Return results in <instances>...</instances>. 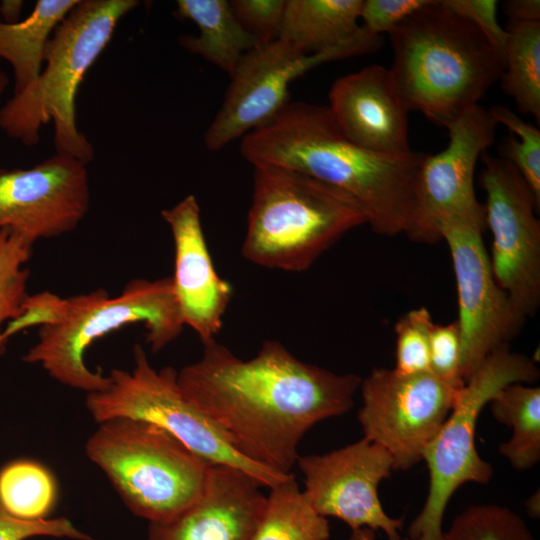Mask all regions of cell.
<instances>
[{"label":"cell","instance_id":"obj_1","mask_svg":"<svg viewBox=\"0 0 540 540\" xmlns=\"http://www.w3.org/2000/svg\"><path fill=\"white\" fill-rule=\"evenodd\" d=\"M361 380L301 361L275 340L243 360L213 339L199 360L177 371L184 396L240 454L281 474L291 473L312 426L353 407Z\"/></svg>","mask_w":540,"mask_h":540},{"label":"cell","instance_id":"obj_2","mask_svg":"<svg viewBox=\"0 0 540 540\" xmlns=\"http://www.w3.org/2000/svg\"><path fill=\"white\" fill-rule=\"evenodd\" d=\"M240 150L253 166L293 170L345 192L380 235L406 234L410 226L425 154L368 151L342 132L328 106L290 102L270 123L244 135Z\"/></svg>","mask_w":540,"mask_h":540},{"label":"cell","instance_id":"obj_3","mask_svg":"<svg viewBox=\"0 0 540 540\" xmlns=\"http://www.w3.org/2000/svg\"><path fill=\"white\" fill-rule=\"evenodd\" d=\"M141 323L151 351H161L182 332L184 324L171 277L134 279L111 297L104 289L70 298L41 292L28 295L21 315L8 322L3 342L38 325V340L23 356L37 363L56 381L87 393L104 390L108 376L92 371L85 353L97 339L123 326Z\"/></svg>","mask_w":540,"mask_h":540},{"label":"cell","instance_id":"obj_4","mask_svg":"<svg viewBox=\"0 0 540 540\" xmlns=\"http://www.w3.org/2000/svg\"><path fill=\"white\" fill-rule=\"evenodd\" d=\"M388 35V69L404 106L444 128L478 105L504 69L503 55L442 0H431Z\"/></svg>","mask_w":540,"mask_h":540},{"label":"cell","instance_id":"obj_5","mask_svg":"<svg viewBox=\"0 0 540 540\" xmlns=\"http://www.w3.org/2000/svg\"><path fill=\"white\" fill-rule=\"evenodd\" d=\"M138 5L136 0H79L50 37L38 78L0 108V128L34 146L41 127L52 121L56 153L89 164L94 148L77 128V92L120 19Z\"/></svg>","mask_w":540,"mask_h":540},{"label":"cell","instance_id":"obj_6","mask_svg":"<svg viewBox=\"0 0 540 540\" xmlns=\"http://www.w3.org/2000/svg\"><path fill=\"white\" fill-rule=\"evenodd\" d=\"M253 193L242 255L250 262L302 272L352 229L366 224L345 192L305 174L253 166Z\"/></svg>","mask_w":540,"mask_h":540},{"label":"cell","instance_id":"obj_7","mask_svg":"<svg viewBox=\"0 0 540 540\" xmlns=\"http://www.w3.org/2000/svg\"><path fill=\"white\" fill-rule=\"evenodd\" d=\"M85 453L127 508L149 523L173 517L193 503L211 467L164 428L127 417L98 423Z\"/></svg>","mask_w":540,"mask_h":540},{"label":"cell","instance_id":"obj_8","mask_svg":"<svg viewBox=\"0 0 540 540\" xmlns=\"http://www.w3.org/2000/svg\"><path fill=\"white\" fill-rule=\"evenodd\" d=\"M539 369L524 354L509 346L492 352L461 388L442 427L427 447L423 460L429 470V490L420 513L411 522V540H441L446 507L460 486L486 484L493 469L483 460L475 444L476 424L483 408L503 387L532 383Z\"/></svg>","mask_w":540,"mask_h":540},{"label":"cell","instance_id":"obj_9","mask_svg":"<svg viewBox=\"0 0 540 540\" xmlns=\"http://www.w3.org/2000/svg\"><path fill=\"white\" fill-rule=\"evenodd\" d=\"M133 357L132 370L112 369L108 386L87 394L86 408L97 423L117 417L154 423L210 465L238 468L262 487L272 488L291 474L275 472L240 454L223 431L184 396L177 370L170 366L156 370L138 344Z\"/></svg>","mask_w":540,"mask_h":540},{"label":"cell","instance_id":"obj_10","mask_svg":"<svg viewBox=\"0 0 540 540\" xmlns=\"http://www.w3.org/2000/svg\"><path fill=\"white\" fill-rule=\"evenodd\" d=\"M382 37L365 30L352 41L306 54L280 38L246 52L233 73L222 105L204 135L211 151L270 123L289 103V85L324 63L376 52Z\"/></svg>","mask_w":540,"mask_h":540},{"label":"cell","instance_id":"obj_11","mask_svg":"<svg viewBox=\"0 0 540 540\" xmlns=\"http://www.w3.org/2000/svg\"><path fill=\"white\" fill-rule=\"evenodd\" d=\"M462 387L431 371L403 375L374 368L359 387L362 407L358 421L363 438L390 454L394 471L413 467L423 460Z\"/></svg>","mask_w":540,"mask_h":540},{"label":"cell","instance_id":"obj_12","mask_svg":"<svg viewBox=\"0 0 540 540\" xmlns=\"http://www.w3.org/2000/svg\"><path fill=\"white\" fill-rule=\"evenodd\" d=\"M479 176L485 192V224L492 234L493 275L517 312L533 316L540 305V222L537 202L518 170L485 153Z\"/></svg>","mask_w":540,"mask_h":540},{"label":"cell","instance_id":"obj_13","mask_svg":"<svg viewBox=\"0 0 540 540\" xmlns=\"http://www.w3.org/2000/svg\"><path fill=\"white\" fill-rule=\"evenodd\" d=\"M485 228V218H468L446 221L439 229L453 264L465 382L487 356L509 346L525 321L493 275L482 236Z\"/></svg>","mask_w":540,"mask_h":540},{"label":"cell","instance_id":"obj_14","mask_svg":"<svg viewBox=\"0 0 540 540\" xmlns=\"http://www.w3.org/2000/svg\"><path fill=\"white\" fill-rule=\"evenodd\" d=\"M497 123L480 104L450 124L448 144L425 154L416 177L414 209L405 235L421 243L441 240L439 228L453 219L485 218L476 197L474 174L478 160L495 141Z\"/></svg>","mask_w":540,"mask_h":540},{"label":"cell","instance_id":"obj_15","mask_svg":"<svg viewBox=\"0 0 540 540\" xmlns=\"http://www.w3.org/2000/svg\"><path fill=\"white\" fill-rule=\"evenodd\" d=\"M308 501L317 513L345 522L351 530H382L400 540L403 518L390 517L379 499V484L394 471L393 459L381 446L362 438L337 450L299 456Z\"/></svg>","mask_w":540,"mask_h":540},{"label":"cell","instance_id":"obj_16","mask_svg":"<svg viewBox=\"0 0 540 540\" xmlns=\"http://www.w3.org/2000/svg\"><path fill=\"white\" fill-rule=\"evenodd\" d=\"M86 166L56 153L29 169H1L0 230L32 244L73 231L89 209Z\"/></svg>","mask_w":540,"mask_h":540},{"label":"cell","instance_id":"obj_17","mask_svg":"<svg viewBox=\"0 0 540 540\" xmlns=\"http://www.w3.org/2000/svg\"><path fill=\"white\" fill-rule=\"evenodd\" d=\"M174 243V275L171 277L184 326L202 343L215 339L222 328L233 289L217 273L203 232L200 207L188 195L161 211Z\"/></svg>","mask_w":540,"mask_h":540},{"label":"cell","instance_id":"obj_18","mask_svg":"<svg viewBox=\"0 0 540 540\" xmlns=\"http://www.w3.org/2000/svg\"><path fill=\"white\" fill-rule=\"evenodd\" d=\"M261 487L238 468L211 465L200 496L173 517L150 522L147 540H253L266 503Z\"/></svg>","mask_w":540,"mask_h":540},{"label":"cell","instance_id":"obj_19","mask_svg":"<svg viewBox=\"0 0 540 540\" xmlns=\"http://www.w3.org/2000/svg\"><path fill=\"white\" fill-rule=\"evenodd\" d=\"M332 117L360 147L385 156L412 152L408 110L388 68L372 64L338 78L329 91Z\"/></svg>","mask_w":540,"mask_h":540},{"label":"cell","instance_id":"obj_20","mask_svg":"<svg viewBox=\"0 0 540 540\" xmlns=\"http://www.w3.org/2000/svg\"><path fill=\"white\" fill-rule=\"evenodd\" d=\"M362 0H286L279 37L306 54L336 48L363 32Z\"/></svg>","mask_w":540,"mask_h":540},{"label":"cell","instance_id":"obj_21","mask_svg":"<svg viewBox=\"0 0 540 540\" xmlns=\"http://www.w3.org/2000/svg\"><path fill=\"white\" fill-rule=\"evenodd\" d=\"M176 14L194 22L198 35H183L179 43L201 55L229 76L242 56L261 43L235 17L226 0H178Z\"/></svg>","mask_w":540,"mask_h":540},{"label":"cell","instance_id":"obj_22","mask_svg":"<svg viewBox=\"0 0 540 540\" xmlns=\"http://www.w3.org/2000/svg\"><path fill=\"white\" fill-rule=\"evenodd\" d=\"M78 1L39 0L26 19L13 23L0 21V58L12 66L14 94L38 78L50 37Z\"/></svg>","mask_w":540,"mask_h":540},{"label":"cell","instance_id":"obj_23","mask_svg":"<svg viewBox=\"0 0 540 540\" xmlns=\"http://www.w3.org/2000/svg\"><path fill=\"white\" fill-rule=\"evenodd\" d=\"M494 418L510 427L512 435L499 451L517 471L540 460V388L524 383L503 387L489 402Z\"/></svg>","mask_w":540,"mask_h":540},{"label":"cell","instance_id":"obj_24","mask_svg":"<svg viewBox=\"0 0 540 540\" xmlns=\"http://www.w3.org/2000/svg\"><path fill=\"white\" fill-rule=\"evenodd\" d=\"M326 517L312 507L291 473L270 488L253 540H329Z\"/></svg>","mask_w":540,"mask_h":540},{"label":"cell","instance_id":"obj_25","mask_svg":"<svg viewBox=\"0 0 540 540\" xmlns=\"http://www.w3.org/2000/svg\"><path fill=\"white\" fill-rule=\"evenodd\" d=\"M501 88L523 114L540 121V22L509 21Z\"/></svg>","mask_w":540,"mask_h":540},{"label":"cell","instance_id":"obj_26","mask_svg":"<svg viewBox=\"0 0 540 540\" xmlns=\"http://www.w3.org/2000/svg\"><path fill=\"white\" fill-rule=\"evenodd\" d=\"M56 496L52 474L37 462L17 460L0 470V507L15 518L45 519Z\"/></svg>","mask_w":540,"mask_h":540},{"label":"cell","instance_id":"obj_27","mask_svg":"<svg viewBox=\"0 0 540 540\" xmlns=\"http://www.w3.org/2000/svg\"><path fill=\"white\" fill-rule=\"evenodd\" d=\"M441 540H536L524 520L508 507L470 506L458 514Z\"/></svg>","mask_w":540,"mask_h":540},{"label":"cell","instance_id":"obj_28","mask_svg":"<svg viewBox=\"0 0 540 540\" xmlns=\"http://www.w3.org/2000/svg\"><path fill=\"white\" fill-rule=\"evenodd\" d=\"M33 244L10 229L0 230V337L4 322L18 318L28 294L29 271L25 264ZM3 346L0 341V350Z\"/></svg>","mask_w":540,"mask_h":540},{"label":"cell","instance_id":"obj_29","mask_svg":"<svg viewBox=\"0 0 540 540\" xmlns=\"http://www.w3.org/2000/svg\"><path fill=\"white\" fill-rule=\"evenodd\" d=\"M489 112L517 137L510 135L500 144V157L510 162L540 203V130L505 106L495 105Z\"/></svg>","mask_w":540,"mask_h":540},{"label":"cell","instance_id":"obj_30","mask_svg":"<svg viewBox=\"0 0 540 540\" xmlns=\"http://www.w3.org/2000/svg\"><path fill=\"white\" fill-rule=\"evenodd\" d=\"M434 324L426 307L412 309L398 319L395 372L414 375L430 371V334Z\"/></svg>","mask_w":540,"mask_h":540},{"label":"cell","instance_id":"obj_31","mask_svg":"<svg viewBox=\"0 0 540 540\" xmlns=\"http://www.w3.org/2000/svg\"><path fill=\"white\" fill-rule=\"evenodd\" d=\"M461 339L455 321L434 324L430 334V371L458 387L465 384L460 373Z\"/></svg>","mask_w":540,"mask_h":540},{"label":"cell","instance_id":"obj_32","mask_svg":"<svg viewBox=\"0 0 540 540\" xmlns=\"http://www.w3.org/2000/svg\"><path fill=\"white\" fill-rule=\"evenodd\" d=\"M229 3L240 24L260 42L279 37L286 0H233Z\"/></svg>","mask_w":540,"mask_h":540},{"label":"cell","instance_id":"obj_33","mask_svg":"<svg viewBox=\"0 0 540 540\" xmlns=\"http://www.w3.org/2000/svg\"><path fill=\"white\" fill-rule=\"evenodd\" d=\"M36 536L94 540L67 518L22 520L9 515L0 507V540H26Z\"/></svg>","mask_w":540,"mask_h":540},{"label":"cell","instance_id":"obj_34","mask_svg":"<svg viewBox=\"0 0 540 540\" xmlns=\"http://www.w3.org/2000/svg\"><path fill=\"white\" fill-rule=\"evenodd\" d=\"M431 0H362L360 20L371 35L389 34Z\"/></svg>","mask_w":540,"mask_h":540},{"label":"cell","instance_id":"obj_35","mask_svg":"<svg viewBox=\"0 0 540 540\" xmlns=\"http://www.w3.org/2000/svg\"><path fill=\"white\" fill-rule=\"evenodd\" d=\"M453 12L469 20L489 43L503 55L507 31L497 18L498 1L495 0H442Z\"/></svg>","mask_w":540,"mask_h":540},{"label":"cell","instance_id":"obj_36","mask_svg":"<svg viewBox=\"0 0 540 540\" xmlns=\"http://www.w3.org/2000/svg\"><path fill=\"white\" fill-rule=\"evenodd\" d=\"M503 11L509 21L540 22L539 0H508L503 4Z\"/></svg>","mask_w":540,"mask_h":540},{"label":"cell","instance_id":"obj_37","mask_svg":"<svg viewBox=\"0 0 540 540\" xmlns=\"http://www.w3.org/2000/svg\"><path fill=\"white\" fill-rule=\"evenodd\" d=\"M22 3V1H3L0 6V12L4 17L3 22H16V17L21 11Z\"/></svg>","mask_w":540,"mask_h":540},{"label":"cell","instance_id":"obj_38","mask_svg":"<svg viewBox=\"0 0 540 540\" xmlns=\"http://www.w3.org/2000/svg\"><path fill=\"white\" fill-rule=\"evenodd\" d=\"M349 540H376L375 531L370 528H359L351 530ZM400 540H411L409 537H402Z\"/></svg>","mask_w":540,"mask_h":540},{"label":"cell","instance_id":"obj_39","mask_svg":"<svg viewBox=\"0 0 540 540\" xmlns=\"http://www.w3.org/2000/svg\"><path fill=\"white\" fill-rule=\"evenodd\" d=\"M527 513L533 518H539L540 514V501L539 492L531 495L525 503Z\"/></svg>","mask_w":540,"mask_h":540},{"label":"cell","instance_id":"obj_40","mask_svg":"<svg viewBox=\"0 0 540 540\" xmlns=\"http://www.w3.org/2000/svg\"><path fill=\"white\" fill-rule=\"evenodd\" d=\"M9 85V78L7 74L0 68V97Z\"/></svg>","mask_w":540,"mask_h":540}]
</instances>
